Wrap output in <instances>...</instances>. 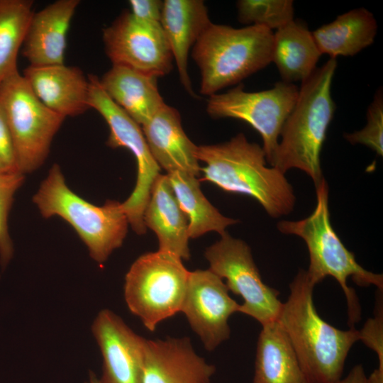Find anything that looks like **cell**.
I'll return each instance as SVG.
<instances>
[{
  "label": "cell",
  "mask_w": 383,
  "mask_h": 383,
  "mask_svg": "<svg viewBox=\"0 0 383 383\" xmlns=\"http://www.w3.org/2000/svg\"><path fill=\"white\" fill-rule=\"evenodd\" d=\"M240 304L229 295L223 279L211 270L189 272L181 311L208 351L230 336L228 319Z\"/></svg>",
  "instance_id": "4fadbf2b"
},
{
  "label": "cell",
  "mask_w": 383,
  "mask_h": 383,
  "mask_svg": "<svg viewBox=\"0 0 383 383\" xmlns=\"http://www.w3.org/2000/svg\"><path fill=\"white\" fill-rule=\"evenodd\" d=\"M19 172L14 143L0 104V172Z\"/></svg>",
  "instance_id": "4dcf8cb0"
},
{
  "label": "cell",
  "mask_w": 383,
  "mask_h": 383,
  "mask_svg": "<svg viewBox=\"0 0 383 383\" xmlns=\"http://www.w3.org/2000/svg\"><path fill=\"white\" fill-rule=\"evenodd\" d=\"M215 371L188 338L145 339L143 383H210Z\"/></svg>",
  "instance_id": "9a60e30c"
},
{
  "label": "cell",
  "mask_w": 383,
  "mask_h": 383,
  "mask_svg": "<svg viewBox=\"0 0 383 383\" xmlns=\"http://www.w3.org/2000/svg\"><path fill=\"white\" fill-rule=\"evenodd\" d=\"M299 88L283 81L270 89L246 91L243 84L209 96L206 112L213 118L241 120L260 135L266 160L272 162L282 127L296 101Z\"/></svg>",
  "instance_id": "30bf717a"
},
{
  "label": "cell",
  "mask_w": 383,
  "mask_h": 383,
  "mask_svg": "<svg viewBox=\"0 0 383 383\" xmlns=\"http://www.w3.org/2000/svg\"><path fill=\"white\" fill-rule=\"evenodd\" d=\"M87 383H101V382L94 374L91 373Z\"/></svg>",
  "instance_id": "e575fe53"
},
{
  "label": "cell",
  "mask_w": 383,
  "mask_h": 383,
  "mask_svg": "<svg viewBox=\"0 0 383 383\" xmlns=\"http://www.w3.org/2000/svg\"><path fill=\"white\" fill-rule=\"evenodd\" d=\"M321 55L312 32L299 21L293 20L273 34L272 62L283 82L306 79L317 68Z\"/></svg>",
  "instance_id": "603a6c76"
},
{
  "label": "cell",
  "mask_w": 383,
  "mask_h": 383,
  "mask_svg": "<svg viewBox=\"0 0 383 383\" xmlns=\"http://www.w3.org/2000/svg\"><path fill=\"white\" fill-rule=\"evenodd\" d=\"M204 256L209 270L225 279L228 290L243 299L240 313L253 318L261 326L278 318L283 304L279 292L262 280L245 242L226 233L206 248Z\"/></svg>",
  "instance_id": "8fae6325"
},
{
  "label": "cell",
  "mask_w": 383,
  "mask_h": 383,
  "mask_svg": "<svg viewBox=\"0 0 383 383\" xmlns=\"http://www.w3.org/2000/svg\"><path fill=\"white\" fill-rule=\"evenodd\" d=\"M142 131L153 158L167 173L199 174L197 145L184 133L180 114L175 108L165 104L142 126Z\"/></svg>",
  "instance_id": "ac0fdd59"
},
{
  "label": "cell",
  "mask_w": 383,
  "mask_h": 383,
  "mask_svg": "<svg viewBox=\"0 0 383 383\" xmlns=\"http://www.w3.org/2000/svg\"><path fill=\"white\" fill-rule=\"evenodd\" d=\"M238 21L245 25L278 30L293 20L292 0H239L236 2Z\"/></svg>",
  "instance_id": "4316f807"
},
{
  "label": "cell",
  "mask_w": 383,
  "mask_h": 383,
  "mask_svg": "<svg viewBox=\"0 0 383 383\" xmlns=\"http://www.w3.org/2000/svg\"><path fill=\"white\" fill-rule=\"evenodd\" d=\"M207 7L201 0L164 1L160 25L185 90L196 97L188 73V56L192 46L209 26Z\"/></svg>",
  "instance_id": "d6986e66"
},
{
  "label": "cell",
  "mask_w": 383,
  "mask_h": 383,
  "mask_svg": "<svg viewBox=\"0 0 383 383\" xmlns=\"http://www.w3.org/2000/svg\"><path fill=\"white\" fill-rule=\"evenodd\" d=\"M196 155L205 163L200 167L201 180L255 199L273 218L293 211L296 197L284 174L267 166L262 148L249 142L243 133L225 143L197 146Z\"/></svg>",
  "instance_id": "7a4b0ae2"
},
{
  "label": "cell",
  "mask_w": 383,
  "mask_h": 383,
  "mask_svg": "<svg viewBox=\"0 0 383 383\" xmlns=\"http://www.w3.org/2000/svg\"><path fill=\"white\" fill-rule=\"evenodd\" d=\"M24 182V174L20 172H0V261L5 267L13 253L10 237L8 218L13 196Z\"/></svg>",
  "instance_id": "83f0119b"
},
{
  "label": "cell",
  "mask_w": 383,
  "mask_h": 383,
  "mask_svg": "<svg viewBox=\"0 0 383 383\" xmlns=\"http://www.w3.org/2000/svg\"><path fill=\"white\" fill-rule=\"evenodd\" d=\"M377 23L374 15L365 8L350 10L332 22L312 32L321 53L330 59L353 56L374 43Z\"/></svg>",
  "instance_id": "cb8c5ba5"
},
{
  "label": "cell",
  "mask_w": 383,
  "mask_h": 383,
  "mask_svg": "<svg viewBox=\"0 0 383 383\" xmlns=\"http://www.w3.org/2000/svg\"><path fill=\"white\" fill-rule=\"evenodd\" d=\"M91 332L103 359L101 383H143L145 338L109 309L98 313Z\"/></svg>",
  "instance_id": "5bb4252c"
},
{
  "label": "cell",
  "mask_w": 383,
  "mask_h": 383,
  "mask_svg": "<svg viewBox=\"0 0 383 383\" xmlns=\"http://www.w3.org/2000/svg\"><path fill=\"white\" fill-rule=\"evenodd\" d=\"M0 104L11 131L18 170L23 174L46 160L65 117L45 106L18 71L0 84Z\"/></svg>",
  "instance_id": "ba28073f"
},
{
  "label": "cell",
  "mask_w": 383,
  "mask_h": 383,
  "mask_svg": "<svg viewBox=\"0 0 383 383\" xmlns=\"http://www.w3.org/2000/svg\"><path fill=\"white\" fill-rule=\"evenodd\" d=\"M336 59H329L301 84L295 105L280 133L270 165L304 172L316 187L323 179L321 152L335 105L331 96Z\"/></svg>",
  "instance_id": "3957f363"
},
{
  "label": "cell",
  "mask_w": 383,
  "mask_h": 383,
  "mask_svg": "<svg viewBox=\"0 0 383 383\" xmlns=\"http://www.w3.org/2000/svg\"><path fill=\"white\" fill-rule=\"evenodd\" d=\"M105 52L112 65H121L157 78L172 69L173 57L160 23L121 13L103 30Z\"/></svg>",
  "instance_id": "7c38bea8"
},
{
  "label": "cell",
  "mask_w": 383,
  "mask_h": 383,
  "mask_svg": "<svg viewBox=\"0 0 383 383\" xmlns=\"http://www.w3.org/2000/svg\"><path fill=\"white\" fill-rule=\"evenodd\" d=\"M367 383H383V369H375L367 377Z\"/></svg>",
  "instance_id": "836d02e7"
},
{
  "label": "cell",
  "mask_w": 383,
  "mask_h": 383,
  "mask_svg": "<svg viewBox=\"0 0 383 383\" xmlns=\"http://www.w3.org/2000/svg\"><path fill=\"white\" fill-rule=\"evenodd\" d=\"M79 0H57L34 12L21 48L29 66L62 65L67 35Z\"/></svg>",
  "instance_id": "e0dca14e"
},
{
  "label": "cell",
  "mask_w": 383,
  "mask_h": 383,
  "mask_svg": "<svg viewBox=\"0 0 383 383\" xmlns=\"http://www.w3.org/2000/svg\"><path fill=\"white\" fill-rule=\"evenodd\" d=\"M177 202L189 222V238H196L208 232L221 235L226 228L238 222L222 215L205 197L197 177L181 172L167 173Z\"/></svg>",
  "instance_id": "d4e9b609"
},
{
  "label": "cell",
  "mask_w": 383,
  "mask_h": 383,
  "mask_svg": "<svg viewBox=\"0 0 383 383\" xmlns=\"http://www.w3.org/2000/svg\"><path fill=\"white\" fill-rule=\"evenodd\" d=\"M273 31L251 25L235 28L211 23L193 46L201 74L200 93L211 96L272 62Z\"/></svg>",
  "instance_id": "5b68a950"
},
{
  "label": "cell",
  "mask_w": 383,
  "mask_h": 383,
  "mask_svg": "<svg viewBox=\"0 0 383 383\" xmlns=\"http://www.w3.org/2000/svg\"><path fill=\"white\" fill-rule=\"evenodd\" d=\"M336 383H367L365 369L362 365H355L344 379Z\"/></svg>",
  "instance_id": "d6a6232c"
},
{
  "label": "cell",
  "mask_w": 383,
  "mask_h": 383,
  "mask_svg": "<svg viewBox=\"0 0 383 383\" xmlns=\"http://www.w3.org/2000/svg\"><path fill=\"white\" fill-rule=\"evenodd\" d=\"M146 228L156 234L158 250L189 260V222L181 209L167 174L155 179L143 213Z\"/></svg>",
  "instance_id": "ffe728a7"
},
{
  "label": "cell",
  "mask_w": 383,
  "mask_h": 383,
  "mask_svg": "<svg viewBox=\"0 0 383 383\" xmlns=\"http://www.w3.org/2000/svg\"><path fill=\"white\" fill-rule=\"evenodd\" d=\"M22 75L45 106L65 118L90 109L89 78L77 67L65 64L28 66Z\"/></svg>",
  "instance_id": "2e32d148"
},
{
  "label": "cell",
  "mask_w": 383,
  "mask_h": 383,
  "mask_svg": "<svg viewBox=\"0 0 383 383\" xmlns=\"http://www.w3.org/2000/svg\"><path fill=\"white\" fill-rule=\"evenodd\" d=\"M345 140L353 145L362 144L379 156L383 155V94L382 89H379L367 112V124L360 131L345 133Z\"/></svg>",
  "instance_id": "f1b7e54d"
},
{
  "label": "cell",
  "mask_w": 383,
  "mask_h": 383,
  "mask_svg": "<svg viewBox=\"0 0 383 383\" xmlns=\"http://www.w3.org/2000/svg\"><path fill=\"white\" fill-rule=\"evenodd\" d=\"M157 79L127 67L112 65L99 83L111 99L142 126L165 104Z\"/></svg>",
  "instance_id": "44dd1931"
},
{
  "label": "cell",
  "mask_w": 383,
  "mask_h": 383,
  "mask_svg": "<svg viewBox=\"0 0 383 383\" xmlns=\"http://www.w3.org/2000/svg\"><path fill=\"white\" fill-rule=\"evenodd\" d=\"M131 14L140 21L160 23L164 1L160 0H130Z\"/></svg>",
  "instance_id": "1f68e13d"
},
{
  "label": "cell",
  "mask_w": 383,
  "mask_h": 383,
  "mask_svg": "<svg viewBox=\"0 0 383 383\" xmlns=\"http://www.w3.org/2000/svg\"><path fill=\"white\" fill-rule=\"evenodd\" d=\"M252 383H306L296 353L277 319L262 326Z\"/></svg>",
  "instance_id": "7402d4cb"
},
{
  "label": "cell",
  "mask_w": 383,
  "mask_h": 383,
  "mask_svg": "<svg viewBox=\"0 0 383 383\" xmlns=\"http://www.w3.org/2000/svg\"><path fill=\"white\" fill-rule=\"evenodd\" d=\"M373 318L365 322L359 331V340L374 351L378 357L379 367L383 369V315L382 306L379 305Z\"/></svg>",
  "instance_id": "f546056e"
},
{
  "label": "cell",
  "mask_w": 383,
  "mask_h": 383,
  "mask_svg": "<svg viewBox=\"0 0 383 383\" xmlns=\"http://www.w3.org/2000/svg\"><path fill=\"white\" fill-rule=\"evenodd\" d=\"M89 105L106 121L110 133L106 145L111 148H125L132 152L137 162L135 186L122 202V207L133 231L142 235L147 228L143 213L150 198V189L160 167L153 158L142 128L128 114L106 94L95 75H89Z\"/></svg>",
  "instance_id": "9c48e42d"
},
{
  "label": "cell",
  "mask_w": 383,
  "mask_h": 383,
  "mask_svg": "<svg viewBox=\"0 0 383 383\" xmlns=\"http://www.w3.org/2000/svg\"><path fill=\"white\" fill-rule=\"evenodd\" d=\"M189 271L182 260L157 250L137 258L125 277L124 298L130 311L154 331L181 311Z\"/></svg>",
  "instance_id": "52a82bcc"
},
{
  "label": "cell",
  "mask_w": 383,
  "mask_h": 383,
  "mask_svg": "<svg viewBox=\"0 0 383 383\" xmlns=\"http://www.w3.org/2000/svg\"><path fill=\"white\" fill-rule=\"evenodd\" d=\"M32 0H0V84L18 71L22 48L33 11Z\"/></svg>",
  "instance_id": "484cf974"
},
{
  "label": "cell",
  "mask_w": 383,
  "mask_h": 383,
  "mask_svg": "<svg viewBox=\"0 0 383 383\" xmlns=\"http://www.w3.org/2000/svg\"><path fill=\"white\" fill-rule=\"evenodd\" d=\"M316 188L315 209L308 217L299 221H282L278 230L284 234L295 235L305 242L310 258L307 274L315 284L326 277H333L343 289L347 301L348 324L360 319L361 309L355 292L348 285V279L362 287L376 286L383 289L382 274L373 273L357 263L332 227L328 207V186L323 178Z\"/></svg>",
  "instance_id": "277c9868"
},
{
  "label": "cell",
  "mask_w": 383,
  "mask_h": 383,
  "mask_svg": "<svg viewBox=\"0 0 383 383\" xmlns=\"http://www.w3.org/2000/svg\"><path fill=\"white\" fill-rule=\"evenodd\" d=\"M33 201L44 218L58 216L67 221L99 264L122 245L126 236L129 223L122 204L108 200L98 206L84 200L68 187L57 164L49 170Z\"/></svg>",
  "instance_id": "8992f818"
},
{
  "label": "cell",
  "mask_w": 383,
  "mask_h": 383,
  "mask_svg": "<svg viewBox=\"0 0 383 383\" xmlns=\"http://www.w3.org/2000/svg\"><path fill=\"white\" fill-rule=\"evenodd\" d=\"M316 285L301 270L289 284L278 321L296 353L306 383H336L350 350L359 340L355 328L338 329L325 321L313 299Z\"/></svg>",
  "instance_id": "6da1fadb"
}]
</instances>
